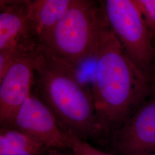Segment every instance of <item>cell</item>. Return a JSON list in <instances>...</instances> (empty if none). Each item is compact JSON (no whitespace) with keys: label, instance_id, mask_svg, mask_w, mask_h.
I'll return each instance as SVG.
<instances>
[{"label":"cell","instance_id":"2e32d148","mask_svg":"<svg viewBox=\"0 0 155 155\" xmlns=\"http://www.w3.org/2000/svg\"><path fill=\"white\" fill-rule=\"evenodd\" d=\"M150 155H155V153H152V154H151Z\"/></svg>","mask_w":155,"mask_h":155},{"label":"cell","instance_id":"9a60e30c","mask_svg":"<svg viewBox=\"0 0 155 155\" xmlns=\"http://www.w3.org/2000/svg\"><path fill=\"white\" fill-rule=\"evenodd\" d=\"M153 75L154 78H155V52L154 59H153Z\"/></svg>","mask_w":155,"mask_h":155},{"label":"cell","instance_id":"30bf717a","mask_svg":"<svg viewBox=\"0 0 155 155\" xmlns=\"http://www.w3.org/2000/svg\"><path fill=\"white\" fill-rule=\"evenodd\" d=\"M48 149L27 134L10 127L0 129V155H40Z\"/></svg>","mask_w":155,"mask_h":155},{"label":"cell","instance_id":"8992f818","mask_svg":"<svg viewBox=\"0 0 155 155\" xmlns=\"http://www.w3.org/2000/svg\"><path fill=\"white\" fill-rule=\"evenodd\" d=\"M120 155H150L155 152V90L121 127L110 135Z\"/></svg>","mask_w":155,"mask_h":155},{"label":"cell","instance_id":"3957f363","mask_svg":"<svg viewBox=\"0 0 155 155\" xmlns=\"http://www.w3.org/2000/svg\"><path fill=\"white\" fill-rule=\"evenodd\" d=\"M102 13L90 0H72L66 15L39 41L51 55L77 68L97 54Z\"/></svg>","mask_w":155,"mask_h":155},{"label":"cell","instance_id":"4fadbf2b","mask_svg":"<svg viewBox=\"0 0 155 155\" xmlns=\"http://www.w3.org/2000/svg\"><path fill=\"white\" fill-rule=\"evenodd\" d=\"M74 155H113L96 148L87 141L76 138L72 145Z\"/></svg>","mask_w":155,"mask_h":155},{"label":"cell","instance_id":"6da1fadb","mask_svg":"<svg viewBox=\"0 0 155 155\" xmlns=\"http://www.w3.org/2000/svg\"><path fill=\"white\" fill-rule=\"evenodd\" d=\"M101 13L91 91L100 130L102 135L110 136L132 117L154 89L128 57Z\"/></svg>","mask_w":155,"mask_h":155},{"label":"cell","instance_id":"ba28073f","mask_svg":"<svg viewBox=\"0 0 155 155\" xmlns=\"http://www.w3.org/2000/svg\"><path fill=\"white\" fill-rule=\"evenodd\" d=\"M29 2L0 1V51L18 46L38 47L30 25Z\"/></svg>","mask_w":155,"mask_h":155},{"label":"cell","instance_id":"9c48e42d","mask_svg":"<svg viewBox=\"0 0 155 155\" xmlns=\"http://www.w3.org/2000/svg\"><path fill=\"white\" fill-rule=\"evenodd\" d=\"M72 0H30L29 21L38 44L66 15Z\"/></svg>","mask_w":155,"mask_h":155},{"label":"cell","instance_id":"5b68a950","mask_svg":"<svg viewBox=\"0 0 155 155\" xmlns=\"http://www.w3.org/2000/svg\"><path fill=\"white\" fill-rule=\"evenodd\" d=\"M48 150H71L77 137L61 127L48 106L32 91L10 124Z\"/></svg>","mask_w":155,"mask_h":155},{"label":"cell","instance_id":"8fae6325","mask_svg":"<svg viewBox=\"0 0 155 155\" xmlns=\"http://www.w3.org/2000/svg\"><path fill=\"white\" fill-rule=\"evenodd\" d=\"M38 47L18 46L0 51V81L17 60L25 54L37 50Z\"/></svg>","mask_w":155,"mask_h":155},{"label":"cell","instance_id":"5bb4252c","mask_svg":"<svg viewBox=\"0 0 155 155\" xmlns=\"http://www.w3.org/2000/svg\"><path fill=\"white\" fill-rule=\"evenodd\" d=\"M40 155H74L72 150L70 152L67 150H49Z\"/></svg>","mask_w":155,"mask_h":155},{"label":"cell","instance_id":"7c38bea8","mask_svg":"<svg viewBox=\"0 0 155 155\" xmlns=\"http://www.w3.org/2000/svg\"><path fill=\"white\" fill-rule=\"evenodd\" d=\"M153 39H155V0H133Z\"/></svg>","mask_w":155,"mask_h":155},{"label":"cell","instance_id":"52a82bcc","mask_svg":"<svg viewBox=\"0 0 155 155\" xmlns=\"http://www.w3.org/2000/svg\"><path fill=\"white\" fill-rule=\"evenodd\" d=\"M36 50L21 56L0 81L1 127L10 124L33 91Z\"/></svg>","mask_w":155,"mask_h":155},{"label":"cell","instance_id":"277c9868","mask_svg":"<svg viewBox=\"0 0 155 155\" xmlns=\"http://www.w3.org/2000/svg\"><path fill=\"white\" fill-rule=\"evenodd\" d=\"M100 5L111 32L125 53L152 82L154 78V39L133 0L101 1Z\"/></svg>","mask_w":155,"mask_h":155},{"label":"cell","instance_id":"7a4b0ae2","mask_svg":"<svg viewBox=\"0 0 155 155\" xmlns=\"http://www.w3.org/2000/svg\"><path fill=\"white\" fill-rule=\"evenodd\" d=\"M33 92L48 106L61 127L78 139L87 141L103 136L91 91L80 81L77 68L39 45Z\"/></svg>","mask_w":155,"mask_h":155}]
</instances>
